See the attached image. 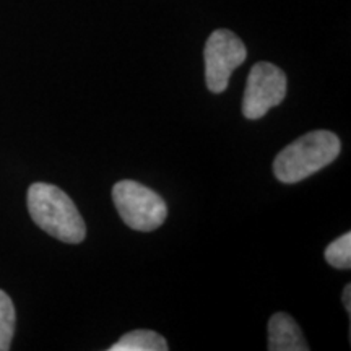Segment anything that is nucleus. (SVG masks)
I'll use <instances>...</instances> for the list:
<instances>
[{"label": "nucleus", "instance_id": "nucleus-4", "mask_svg": "<svg viewBox=\"0 0 351 351\" xmlns=\"http://www.w3.org/2000/svg\"><path fill=\"white\" fill-rule=\"evenodd\" d=\"M204 57L208 90L219 95L230 85L232 72L244 64L247 51L244 43L230 29H217L207 39Z\"/></svg>", "mask_w": 351, "mask_h": 351}, {"label": "nucleus", "instance_id": "nucleus-3", "mask_svg": "<svg viewBox=\"0 0 351 351\" xmlns=\"http://www.w3.org/2000/svg\"><path fill=\"white\" fill-rule=\"evenodd\" d=\"M112 200L122 221L135 231H155L168 217L163 197L130 179L119 181L112 187Z\"/></svg>", "mask_w": 351, "mask_h": 351}, {"label": "nucleus", "instance_id": "nucleus-5", "mask_svg": "<svg viewBox=\"0 0 351 351\" xmlns=\"http://www.w3.org/2000/svg\"><path fill=\"white\" fill-rule=\"evenodd\" d=\"M288 80L285 72L270 62H257L251 69L243 98L245 119H262L271 108L280 106L287 96Z\"/></svg>", "mask_w": 351, "mask_h": 351}, {"label": "nucleus", "instance_id": "nucleus-6", "mask_svg": "<svg viewBox=\"0 0 351 351\" xmlns=\"http://www.w3.org/2000/svg\"><path fill=\"white\" fill-rule=\"evenodd\" d=\"M270 351H307L309 345L302 335L301 327L287 313H276L269 320Z\"/></svg>", "mask_w": 351, "mask_h": 351}, {"label": "nucleus", "instance_id": "nucleus-1", "mask_svg": "<svg viewBox=\"0 0 351 351\" xmlns=\"http://www.w3.org/2000/svg\"><path fill=\"white\" fill-rule=\"evenodd\" d=\"M26 200L29 217L52 238L67 244H80L85 241V219L62 189L46 182H34L28 189Z\"/></svg>", "mask_w": 351, "mask_h": 351}, {"label": "nucleus", "instance_id": "nucleus-8", "mask_svg": "<svg viewBox=\"0 0 351 351\" xmlns=\"http://www.w3.org/2000/svg\"><path fill=\"white\" fill-rule=\"evenodd\" d=\"M16 313L12 298L0 289V351L10 350L15 335Z\"/></svg>", "mask_w": 351, "mask_h": 351}, {"label": "nucleus", "instance_id": "nucleus-2", "mask_svg": "<svg viewBox=\"0 0 351 351\" xmlns=\"http://www.w3.org/2000/svg\"><path fill=\"white\" fill-rule=\"evenodd\" d=\"M341 142L328 130H314L302 135L275 158V178L283 184H296L319 173L337 160Z\"/></svg>", "mask_w": 351, "mask_h": 351}, {"label": "nucleus", "instance_id": "nucleus-10", "mask_svg": "<svg viewBox=\"0 0 351 351\" xmlns=\"http://www.w3.org/2000/svg\"><path fill=\"white\" fill-rule=\"evenodd\" d=\"M343 304H345V309L346 313H351V285L348 283L343 289Z\"/></svg>", "mask_w": 351, "mask_h": 351}, {"label": "nucleus", "instance_id": "nucleus-9", "mask_svg": "<svg viewBox=\"0 0 351 351\" xmlns=\"http://www.w3.org/2000/svg\"><path fill=\"white\" fill-rule=\"evenodd\" d=\"M326 261L328 265L339 270L351 269V232H345L339 239L332 241L326 249Z\"/></svg>", "mask_w": 351, "mask_h": 351}, {"label": "nucleus", "instance_id": "nucleus-7", "mask_svg": "<svg viewBox=\"0 0 351 351\" xmlns=\"http://www.w3.org/2000/svg\"><path fill=\"white\" fill-rule=\"evenodd\" d=\"M163 335L155 330H132L122 335L109 351H168Z\"/></svg>", "mask_w": 351, "mask_h": 351}]
</instances>
